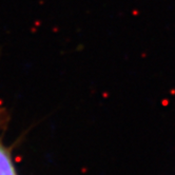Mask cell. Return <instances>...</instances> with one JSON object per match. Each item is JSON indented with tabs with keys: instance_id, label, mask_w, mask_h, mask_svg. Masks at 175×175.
I'll use <instances>...</instances> for the list:
<instances>
[{
	"instance_id": "cell-1",
	"label": "cell",
	"mask_w": 175,
	"mask_h": 175,
	"mask_svg": "<svg viewBox=\"0 0 175 175\" xmlns=\"http://www.w3.org/2000/svg\"><path fill=\"white\" fill-rule=\"evenodd\" d=\"M0 175H17L10 154L0 143Z\"/></svg>"
}]
</instances>
